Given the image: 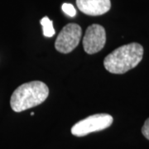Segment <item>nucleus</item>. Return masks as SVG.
<instances>
[{"label":"nucleus","mask_w":149,"mask_h":149,"mask_svg":"<svg viewBox=\"0 0 149 149\" xmlns=\"http://www.w3.org/2000/svg\"><path fill=\"white\" fill-rule=\"evenodd\" d=\"M143 56V47L133 42L113 50L104 60L105 69L113 74H124L140 63Z\"/></svg>","instance_id":"1"},{"label":"nucleus","mask_w":149,"mask_h":149,"mask_svg":"<svg viewBox=\"0 0 149 149\" xmlns=\"http://www.w3.org/2000/svg\"><path fill=\"white\" fill-rule=\"evenodd\" d=\"M49 89L42 81H31L17 87L11 96L10 104L13 111L27 110L41 104L47 99Z\"/></svg>","instance_id":"2"},{"label":"nucleus","mask_w":149,"mask_h":149,"mask_svg":"<svg viewBox=\"0 0 149 149\" xmlns=\"http://www.w3.org/2000/svg\"><path fill=\"white\" fill-rule=\"evenodd\" d=\"M113 118L108 113H96L76 123L71 128V133L76 137H84L94 132L102 131L111 126Z\"/></svg>","instance_id":"3"},{"label":"nucleus","mask_w":149,"mask_h":149,"mask_svg":"<svg viewBox=\"0 0 149 149\" xmlns=\"http://www.w3.org/2000/svg\"><path fill=\"white\" fill-rule=\"evenodd\" d=\"M81 35L80 26L76 23H69L58 34L55 42V48L61 53H70L79 45Z\"/></svg>","instance_id":"4"},{"label":"nucleus","mask_w":149,"mask_h":149,"mask_svg":"<svg viewBox=\"0 0 149 149\" xmlns=\"http://www.w3.org/2000/svg\"><path fill=\"white\" fill-rule=\"evenodd\" d=\"M82 42L86 53L92 55L101 51L106 43L104 27L99 24H92L87 27Z\"/></svg>","instance_id":"5"},{"label":"nucleus","mask_w":149,"mask_h":149,"mask_svg":"<svg viewBox=\"0 0 149 149\" xmlns=\"http://www.w3.org/2000/svg\"><path fill=\"white\" fill-rule=\"evenodd\" d=\"M76 5L83 13L89 16H100L111 8L110 0H76Z\"/></svg>","instance_id":"6"},{"label":"nucleus","mask_w":149,"mask_h":149,"mask_svg":"<svg viewBox=\"0 0 149 149\" xmlns=\"http://www.w3.org/2000/svg\"><path fill=\"white\" fill-rule=\"evenodd\" d=\"M41 25L42 26L43 35L46 37H52L56 33L53 27V22L48 17H44L41 20Z\"/></svg>","instance_id":"7"},{"label":"nucleus","mask_w":149,"mask_h":149,"mask_svg":"<svg viewBox=\"0 0 149 149\" xmlns=\"http://www.w3.org/2000/svg\"><path fill=\"white\" fill-rule=\"evenodd\" d=\"M61 9L66 15H68L70 17H74L76 15V10H75L74 6L72 5L71 3H65L61 6Z\"/></svg>","instance_id":"8"},{"label":"nucleus","mask_w":149,"mask_h":149,"mask_svg":"<svg viewBox=\"0 0 149 149\" xmlns=\"http://www.w3.org/2000/svg\"><path fill=\"white\" fill-rule=\"evenodd\" d=\"M142 133L146 139L149 140V118L144 123L143 126L142 128Z\"/></svg>","instance_id":"9"}]
</instances>
